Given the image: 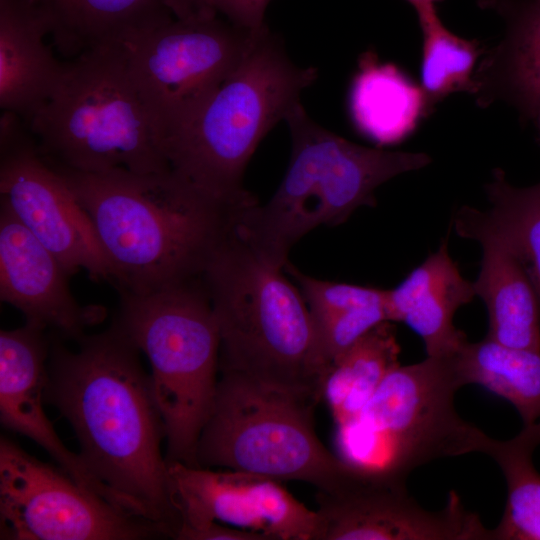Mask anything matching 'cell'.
Instances as JSON below:
<instances>
[{"mask_svg":"<svg viewBox=\"0 0 540 540\" xmlns=\"http://www.w3.org/2000/svg\"><path fill=\"white\" fill-rule=\"evenodd\" d=\"M76 342L71 350L51 338L45 400L70 423L90 471L175 539L181 520L161 451L165 427L140 350L114 322Z\"/></svg>","mask_w":540,"mask_h":540,"instance_id":"6da1fadb","label":"cell"},{"mask_svg":"<svg viewBox=\"0 0 540 540\" xmlns=\"http://www.w3.org/2000/svg\"><path fill=\"white\" fill-rule=\"evenodd\" d=\"M51 166L88 215L120 293L202 278L248 207L205 192L171 168L85 173Z\"/></svg>","mask_w":540,"mask_h":540,"instance_id":"7a4b0ae2","label":"cell"},{"mask_svg":"<svg viewBox=\"0 0 540 540\" xmlns=\"http://www.w3.org/2000/svg\"><path fill=\"white\" fill-rule=\"evenodd\" d=\"M284 268L257 255L235 228L216 251L201 279L220 334L219 372L319 402L327 369L314 319Z\"/></svg>","mask_w":540,"mask_h":540,"instance_id":"3957f363","label":"cell"},{"mask_svg":"<svg viewBox=\"0 0 540 540\" xmlns=\"http://www.w3.org/2000/svg\"><path fill=\"white\" fill-rule=\"evenodd\" d=\"M291 158L276 192L263 205L242 209L236 233L267 262L285 267L294 244L321 225L345 222L361 206H375V190L431 162L421 152L355 144L323 128L297 103L284 119Z\"/></svg>","mask_w":540,"mask_h":540,"instance_id":"277c9868","label":"cell"},{"mask_svg":"<svg viewBox=\"0 0 540 540\" xmlns=\"http://www.w3.org/2000/svg\"><path fill=\"white\" fill-rule=\"evenodd\" d=\"M316 78L317 69L294 64L267 26L241 66L164 140L170 168L221 200L255 203L243 185L247 164Z\"/></svg>","mask_w":540,"mask_h":540,"instance_id":"5b68a950","label":"cell"},{"mask_svg":"<svg viewBox=\"0 0 540 540\" xmlns=\"http://www.w3.org/2000/svg\"><path fill=\"white\" fill-rule=\"evenodd\" d=\"M28 126L41 156L56 167L85 173L170 168L124 45L65 61L54 93Z\"/></svg>","mask_w":540,"mask_h":540,"instance_id":"8992f818","label":"cell"},{"mask_svg":"<svg viewBox=\"0 0 540 540\" xmlns=\"http://www.w3.org/2000/svg\"><path fill=\"white\" fill-rule=\"evenodd\" d=\"M463 386L456 354L399 365L353 419L337 426V455L368 477L406 484L434 460L483 453L490 436L455 408Z\"/></svg>","mask_w":540,"mask_h":540,"instance_id":"52a82bcc","label":"cell"},{"mask_svg":"<svg viewBox=\"0 0 540 540\" xmlns=\"http://www.w3.org/2000/svg\"><path fill=\"white\" fill-rule=\"evenodd\" d=\"M120 295L114 323L149 360L166 461L200 467L197 445L213 406L220 353L218 324L202 279Z\"/></svg>","mask_w":540,"mask_h":540,"instance_id":"ba28073f","label":"cell"},{"mask_svg":"<svg viewBox=\"0 0 540 540\" xmlns=\"http://www.w3.org/2000/svg\"><path fill=\"white\" fill-rule=\"evenodd\" d=\"M220 373L197 445L200 467L306 482L326 494L343 491L361 476L318 438V402L238 373Z\"/></svg>","mask_w":540,"mask_h":540,"instance_id":"9c48e42d","label":"cell"},{"mask_svg":"<svg viewBox=\"0 0 540 540\" xmlns=\"http://www.w3.org/2000/svg\"><path fill=\"white\" fill-rule=\"evenodd\" d=\"M266 27L248 30L219 14L196 20L173 18L124 45L162 147L241 66Z\"/></svg>","mask_w":540,"mask_h":540,"instance_id":"30bf717a","label":"cell"},{"mask_svg":"<svg viewBox=\"0 0 540 540\" xmlns=\"http://www.w3.org/2000/svg\"><path fill=\"white\" fill-rule=\"evenodd\" d=\"M1 539L142 540L166 535L155 523L78 484L58 465L0 440Z\"/></svg>","mask_w":540,"mask_h":540,"instance_id":"8fae6325","label":"cell"},{"mask_svg":"<svg viewBox=\"0 0 540 540\" xmlns=\"http://www.w3.org/2000/svg\"><path fill=\"white\" fill-rule=\"evenodd\" d=\"M0 201L61 262L71 276L85 270L112 282L94 227L62 175L39 153L28 124L2 111Z\"/></svg>","mask_w":540,"mask_h":540,"instance_id":"7c38bea8","label":"cell"},{"mask_svg":"<svg viewBox=\"0 0 540 540\" xmlns=\"http://www.w3.org/2000/svg\"><path fill=\"white\" fill-rule=\"evenodd\" d=\"M320 540H493L456 491L444 508H423L406 484L362 475L335 494L317 492Z\"/></svg>","mask_w":540,"mask_h":540,"instance_id":"4fadbf2b","label":"cell"},{"mask_svg":"<svg viewBox=\"0 0 540 540\" xmlns=\"http://www.w3.org/2000/svg\"><path fill=\"white\" fill-rule=\"evenodd\" d=\"M61 262L0 201V299L27 324L77 341L106 317L100 305H81Z\"/></svg>","mask_w":540,"mask_h":540,"instance_id":"5bb4252c","label":"cell"},{"mask_svg":"<svg viewBox=\"0 0 540 540\" xmlns=\"http://www.w3.org/2000/svg\"><path fill=\"white\" fill-rule=\"evenodd\" d=\"M51 338L25 323L0 331V421L42 449L78 484L133 513L58 437L43 408ZM135 514V513H134Z\"/></svg>","mask_w":540,"mask_h":540,"instance_id":"9a60e30c","label":"cell"},{"mask_svg":"<svg viewBox=\"0 0 540 540\" xmlns=\"http://www.w3.org/2000/svg\"><path fill=\"white\" fill-rule=\"evenodd\" d=\"M453 225L457 235L482 246L481 267L473 286L487 308L486 338L509 347L540 350V301L521 261L484 211L463 206Z\"/></svg>","mask_w":540,"mask_h":540,"instance_id":"2e32d148","label":"cell"},{"mask_svg":"<svg viewBox=\"0 0 540 540\" xmlns=\"http://www.w3.org/2000/svg\"><path fill=\"white\" fill-rule=\"evenodd\" d=\"M476 296L448 251V239L414 268L395 288L387 290L391 322H403L422 339L427 356L455 355L468 341L453 324L456 311Z\"/></svg>","mask_w":540,"mask_h":540,"instance_id":"e0dca14e","label":"cell"},{"mask_svg":"<svg viewBox=\"0 0 540 540\" xmlns=\"http://www.w3.org/2000/svg\"><path fill=\"white\" fill-rule=\"evenodd\" d=\"M506 21L501 41L475 72L479 105L503 100L532 121L540 135V0H479Z\"/></svg>","mask_w":540,"mask_h":540,"instance_id":"ac0fdd59","label":"cell"},{"mask_svg":"<svg viewBox=\"0 0 540 540\" xmlns=\"http://www.w3.org/2000/svg\"><path fill=\"white\" fill-rule=\"evenodd\" d=\"M48 31L29 0H0V107L27 124L64 71L44 42Z\"/></svg>","mask_w":540,"mask_h":540,"instance_id":"d6986e66","label":"cell"},{"mask_svg":"<svg viewBox=\"0 0 540 540\" xmlns=\"http://www.w3.org/2000/svg\"><path fill=\"white\" fill-rule=\"evenodd\" d=\"M173 503L181 525L176 539L213 522L268 537L265 501L270 478L229 470L167 462Z\"/></svg>","mask_w":540,"mask_h":540,"instance_id":"ffe728a7","label":"cell"},{"mask_svg":"<svg viewBox=\"0 0 540 540\" xmlns=\"http://www.w3.org/2000/svg\"><path fill=\"white\" fill-rule=\"evenodd\" d=\"M52 45L66 58L107 45H125L172 20L162 0H29Z\"/></svg>","mask_w":540,"mask_h":540,"instance_id":"44dd1931","label":"cell"},{"mask_svg":"<svg viewBox=\"0 0 540 540\" xmlns=\"http://www.w3.org/2000/svg\"><path fill=\"white\" fill-rule=\"evenodd\" d=\"M356 129L379 145L395 144L426 117L421 87L391 63H379L367 52L359 61L349 94Z\"/></svg>","mask_w":540,"mask_h":540,"instance_id":"7402d4cb","label":"cell"},{"mask_svg":"<svg viewBox=\"0 0 540 540\" xmlns=\"http://www.w3.org/2000/svg\"><path fill=\"white\" fill-rule=\"evenodd\" d=\"M400 346L391 321H385L360 338L328 370L323 383L334 422L353 419L387 375L400 365Z\"/></svg>","mask_w":540,"mask_h":540,"instance_id":"603a6c76","label":"cell"},{"mask_svg":"<svg viewBox=\"0 0 540 540\" xmlns=\"http://www.w3.org/2000/svg\"><path fill=\"white\" fill-rule=\"evenodd\" d=\"M465 385L477 384L511 403L524 425L540 419V350L514 348L488 338L467 341L456 353Z\"/></svg>","mask_w":540,"mask_h":540,"instance_id":"cb8c5ba5","label":"cell"},{"mask_svg":"<svg viewBox=\"0 0 540 540\" xmlns=\"http://www.w3.org/2000/svg\"><path fill=\"white\" fill-rule=\"evenodd\" d=\"M540 445V419L509 440L489 437L483 454L500 467L507 484L502 518L493 540H540V473L533 454Z\"/></svg>","mask_w":540,"mask_h":540,"instance_id":"d4e9b609","label":"cell"},{"mask_svg":"<svg viewBox=\"0 0 540 540\" xmlns=\"http://www.w3.org/2000/svg\"><path fill=\"white\" fill-rule=\"evenodd\" d=\"M417 15L423 39L420 87L428 116L439 102L453 93L474 94L477 61L483 52L479 42L449 31L435 7Z\"/></svg>","mask_w":540,"mask_h":540,"instance_id":"484cf974","label":"cell"},{"mask_svg":"<svg viewBox=\"0 0 540 540\" xmlns=\"http://www.w3.org/2000/svg\"><path fill=\"white\" fill-rule=\"evenodd\" d=\"M486 192L485 217L523 264L540 301V182L516 187L495 169Z\"/></svg>","mask_w":540,"mask_h":540,"instance_id":"4316f807","label":"cell"},{"mask_svg":"<svg viewBox=\"0 0 540 540\" xmlns=\"http://www.w3.org/2000/svg\"><path fill=\"white\" fill-rule=\"evenodd\" d=\"M385 321H390L386 297L375 303L314 320L318 351L327 372L360 338Z\"/></svg>","mask_w":540,"mask_h":540,"instance_id":"83f0119b","label":"cell"},{"mask_svg":"<svg viewBox=\"0 0 540 540\" xmlns=\"http://www.w3.org/2000/svg\"><path fill=\"white\" fill-rule=\"evenodd\" d=\"M285 270L297 281L314 320L375 303L386 297V289L320 280L300 272L289 262Z\"/></svg>","mask_w":540,"mask_h":540,"instance_id":"f1b7e54d","label":"cell"},{"mask_svg":"<svg viewBox=\"0 0 540 540\" xmlns=\"http://www.w3.org/2000/svg\"><path fill=\"white\" fill-rule=\"evenodd\" d=\"M271 0H211L217 14L236 26L260 31L266 26L264 15Z\"/></svg>","mask_w":540,"mask_h":540,"instance_id":"f546056e","label":"cell"},{"mask_svg":"<svg viewBox=\"0 0 540 540\" xmlns=\"http://www.w3.org/2000/svg\"><path fill=\"white\" fill-rule=\"evenodd\" d=\"M180 540H269L262 533L213 522L201 529L183 534Z\"/></svg>","mask_w":540,"mask_h":540,"instance_id":"4dcf8cb0","label":"cell"},{"mask_svg":"<svg viewBox=\"0 0 540 540\" xmlns=\"http://www.w3.org/2000/svg\"><path fill=\"white\" fill-rule=\"evenodd\" d=\"M174 18L196 20L218 15L211 0H162Z\"/></svg>","mask_w":540,"mask_h":540,"instance_id":"1f68e13d","label":"cell"},{"mask_svg":"<svg viewBox=\"0 0 540 540\" xmlns=\"http://www.w3.org/2000/svg\"><path fill=\"white\" fill-rule=\"evenodd\" d=\"M416 9V12H420L430 7H435V3L442 0H407Z\"/></svg>","mask_w":540,"mask_h":540,"instance_id":"d6a6232c","label":"cell"}]
</instances>
